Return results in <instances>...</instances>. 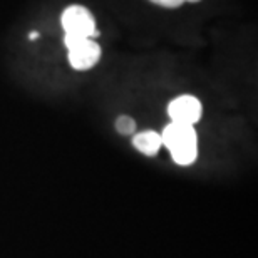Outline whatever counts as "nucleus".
<instances>
[{
  "label": "nucleus",
  "instance_id": "obj_1",
  "mask_svg": "<svg viewBox=\"0 0 258 258\" xmlns=\"http://www.w3.org/2000/svg\"><path fill=\"white\" fill-rule=\"evenodd\" d=\"M161 141L178 166H191L198 158V134L195 126L171 121L163 129Z\"/></svg>",
  "mask_w": 258,
  "mask_h": 258
},
{
  "label": "nucleus",
  "instance_id": "obj_2",
  "mask_svg": "<svg viewBox=\"0 0 258 258\" xmlns=\"http://www.w3.org/2000/svg\"><path fill=\"white\" fill-rule=\"evenodd\" d=\"M64 35L81 39H96L99 32L96 30V20L92 17L91 10L82 5H69L62 15H60Z\"/></svg>",
  "mask_w": 258,
  "mask_h": 258
},
{
  "label": "nucleus",
  "instance_id": "obj_3",
  "mask_svg": "<svg viewBox=\"0 0 258 258\" xmlns=\"http://www.w3.org/2000/svg\"><path fill=\"white\" fill-rule=\"evenodd\" d=\"M64 45L69 50V64L76 71H89L101 59V45L94 39L64 35Z\"/></svg>",
  "mask_w": 258,
  "mask_h": 258
},
{
  "label": "nucleus",
  "instance_id": "obj_4",
  "mask_svg": "<svg viewBox=\"0 0 258 258\" xmlns=\"http://www.w3.org/2000/svg\"><path fill=\"white\" fill-rule=\"evenodd\" d=\"M168 116L173 122L195 126L203 116V104L198 97L191 94H181L168 104Z\"/></svg>",
  "mask_w": 258,
  "mask_h": 258
},
{
  "label": "nucleus",
  "instance_id": "obj_5",
  "mask_svg": "<svg viewBox=\"0 0 258 258\" xmlns=\"http://www.w3.org/2000/svg\"><path fill=\"white\" fill-rule=\"evenodd\" d=\"M133 146L141 154H144V156H156L159 153V149L163 148L161 134H158L156 131H151V129L141 131V133H134Z\"/></svg>",
  "mask_w": 258,
  "mask_h": 258
},
{
  "label": "nucleus",
  "instance_id": "obj_6",
  "mask_svg": "<svg viewBox=\"0 0 258 258\" xmlns=\"http://www.w3.org/2000/svg\"><path fill=\"white\" fill-rule=\"evenodd\" d=\"M114 127L122 136H131V134L136 133V121L131 116H119L114 122Z\"/></svg>",
  "mask_w": 258,
  "mask_h": 258
},
{
  "label": "nucleus",
  "instance_id": "obj_7",
  "mask_svg": "<svg viewBox=\"0 0 258 258\" xmlns=\"http://www.w3.org/2000/svg\"><path fill=\"white\" fill-rule=\"evenodd\" d=\"M151 2L156 5H161V7H166V9H176L181 4H184V0H151Z\"/></svg>",
  "mask_w": 258,
  "mask_h": 258
},
{
  "label": "nucleus",
  "instance_id": "obj_8",
  "mask_svg": "<svg viewBox=\"0 0 258 258\" xmlns=\"http://www.w3.org/2000/svg\"><path fill=\"white\" fill-rule=\"evenodd\" d=\"M39 39V32L37 30H32V32L29 34V40H37Z\"/></svg>",
  "mask_w": 258,
  "mask_h": 258
},
{
  "label": "nucleus",
  "instance_id": "obj_9",
  "mask_svg": "<svg viewBox=\"0 0 258 258\" xmlns=\"http://www.w3.org/2000/svg\"><path fill=\"white\" fill-rule=\"evenodd\" d=\"M184 2H191V4H196V2H201V0H184Z\"/></svg>",
  "mask_w": 258,
  "mask_h": 258
}]
</instances>
